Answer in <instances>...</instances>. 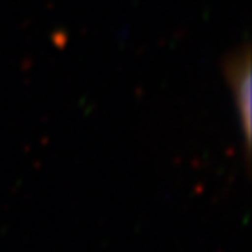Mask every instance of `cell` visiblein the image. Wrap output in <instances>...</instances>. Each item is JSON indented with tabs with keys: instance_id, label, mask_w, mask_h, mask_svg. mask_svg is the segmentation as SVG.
Instances as JSON below:
<instances>
[{
	"instance_id": "obj_1",
	"label": "cell",
	"mask_w": 252,
	"mask_h": 252,
	"mask_svg": "<svg viewBox=\"0 0 252 252\" xmlns=\"http://www.w3.org/2000/svg\"><path fill=\"white\" fill-rule=\"evenodd\" d=\"M224 75L233 90L236 110L240 116V126L244 130V140L251 138V56L249 46L236 49L224 60Z\"/></svg>"
}]
</instances>
